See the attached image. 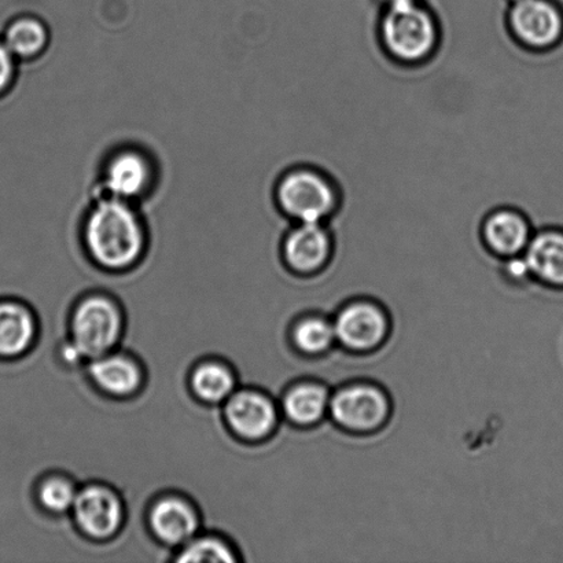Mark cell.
<instances>
[{"instance_id": "24", "label": "cell", "mask_w": 563, "mask_h": 563, "mask_svg": "<svg viewBox=\"0 0 563 563\" xmlns=\"http://www.w3.org/2000/svg\"><path fill=\"white\" fill-rule=\"evenodd\" d=\"M413 2H419V0H383L385 8H394V5H401Z\"/></svg>"}, {"instance_id": "13", "label": "cell", "mask_w": 563, "mask_h": 563, "mask_svg": "<svg viewBox=\"0 0 563 563\" xmlns=\"http://www.w3.org/2000/svg\"><path fill=\"white\" fill-rule=\"evenodd\" d=\"M198 516L187 501L180 498L159 499L151 511L153 532L164 543L184 545L196 538Z\"/></svg>"}, {"instance_id": "22", "label": "cell", "mask_w": 563, "mask_h": 563, "mask_svg": "<svg viewBox=\"0 0 563 563\" xmlns=\"http://www.w3.org/2000/svg\"><path fill=\"white\" fill-rule=\"evenodd\" d=\"M77 489L75 485L65 478H49L38 490V499L48 511L65 512L71 510L75 505Z\"/></svg>"}, {"instance_id": "9", "label": "cell", "mask_w": 563, "mask_h": 563, "mask_svg": "<svg viewBox=\"0 0 563 563\" xmlns=\"http://www.w3.org/2000/svg\"><path fill=\"white\" fill-rule=\"evenodd\" d=\"M331 251L333 240L324 223H296L282 245L287 266L303 274L323 267Z\"/></svg>"}, {"instance_id": "3", "label": "cell", "mask_w": 563, "mask_h": 563, "mask_svg": "<svg viewBox=\"0 0 563 563\" xmlns=\"http://www.w3.org/2000/svg\"><path fill=\"white\" fill-rule=\"evenodd\" d=\"M275 200L295 223H325L340 207V192L323 170L296 167L280 176Z\"/></svg>"}, {"instance_id": "19", "label": "cell", "mask_w": 563, "mask_h": 563, "mask_svg": "<svg viewBox=\"0 0 563 563\" xmlns=\"http://www.w3.org/2000/svg\"><path fill=\"white\" fill-rule=\"evenodd\" d=\"M191 386L201 400L222 402L234 394L235 377L223 364L203 363L192 374Z\"/></svg>"}, {"instance_id": "23", "label": "cell", "mask_w": 563, "mask_h": 563, "mask_svg": "<svg viewBox=\"0 0 563 563\" xmlns=\"http://www.w3.org/2000/svg\"><path fill=\"white\" fill-rule=\"evenodd\" d=\"M15 57L4 43H0V93L8 91L15 79Z\"/></svg>"}, {"instance_id": "21", "label": "cell", "mask_w": 563, "mask_h": 563, "mask_svg": "<svg viewBox=\"0 0 563 563\" xmlns=\"http://www.w3.org/2000/svg\"><path fill=\"white\" fill-rule=\"evenodd\" d=\"M334 339V325L319 318L302 320L295 330L297 346L302 352L311 353V355L329 350Z\"/></svg>"}, {"instance_id": "18", "label": "cell", "mask_w": 563, "mask_h": 563, "mask_svg": "<svg viewBox=\"0 0 563 563\" xmlns=\"http://www.w3.org/2000/svg\"><path fill=\"white\" fill-rule=\"evenodd\" d=\"M328 405V391L322 386L306 384L289 390L284 400V410L290 421L309 424L323 417Z\"/></svg>"}, {"instance_id": "4", "label": "cell", "mask_w": 563, "mask_h": 563, "mask_svg": "<svg viewBox=\"0 0 563 563\" xmlns=\"http://www.w3.org/2000/svg\"><path fill=\"white\" fill-rule=\"evenodd\" d=\"M507 26L520 46L548 53L563 43V8L559 0H520L511 3Z\"/></svg>"}, {"instance_id": "1", "label": "cell", "mask_w": 563, "mask_h": 563, "mask_svg": "<svg viewBox=\"0 0 563 563\" xmlns=\"http://www.w3.org/2000/svg\"><path fill=\"white\" fill-rule=\"evenodd\" d=\"M82 241L97 266L123 272L145 255L148 234L134 203L104 196L86 214Z\"/></svg>"}, {"instance_id": "7", "label": "cell", "mask_w": 563, "mask_h": 563, "mask_svg": "<svg viewBox=\"0 0 563 563\" xmlns=\"http://www.w3.org/2000/svg\"><path fill=\"white\" fill-rule=\"evenodd\" d=\"M71 511L80 531L92 539L113 537L124 518L123 505L118 494L102 485H87L77 490Z\"/></svg>"}, {"instance_id": "14", "label": "cell", "mask_w": 563, "mask_h": 563, "mask_svg": "<svg viewBox=\"0 0 563 563\" xmlns=\"http://www.w3.org/2000/svg\"><path fill=\"white\" fill-rule=\"evenodd\" d=\"M523 256L533 277L563 286V229L549 228L533 233Z\"/></svg>"}, {"instance_id": "16", "label": "cell", "mask_w": 563, "mask_h": 563, "mask_svg": "<svg viewBox=\"0 0 563 563\" xmlns=\"http://www.w3.org/2000/svg\"><path fill=\"white\" fill-rule=\"evenodd\" d=\"M36 323L30 309L16 302H0V356L15 357L30 350Z\"/></svg>"}, {"instance_id": "15", "label": "cell", "mask_w": 563, "mask_h": 563, "mask_svg": "<svg viewBox=\"0 0 563 563\" xmlns=\"http://www.w3.org/2000/svg\"><path fill=\"white\" fill-rule=\"evenodd\" d=\"M88 369L93 383L114 396L131 395L142 383L140 367L130 357L115 353L109 352L92 358Z\"/></svg>"}, {"instance_id": "2", "label": "cell", "mask_w": 563, "mask_h": 563, "mask_svg": "<svg viewBox=\"0 0 563 563\" xmlns=\"http://www.w3.org/2000/svg\"><path fill=\"white\" fill-rule=\"evenodd\" d=\"M379 38L386 54L397 63L422 64L439 47V22L422 0L385 8L379 24Z\"/></svg>"}, {"instance_id": "12", "label": "cell", "mask_w": 563, "mask_h": 563, "mask_svg": "<svg viewBox=\"0 0 563 563\" xmlns=\"http://www.w3.org/2000/svg\"><path fill=\"white\" fill-rule=\"evenodd\" d=\"M334 333L335 339L352 350H368L385 339L386 318L372 303H353L336 318Z\"/></svg>"}, {"instance_id": "10", "label": "cell", "mask_w": 563, "mask_h": 563, "mask_svg": "<svg viewBox=\"0 0 563 563\" xmlns=\"http://www.w3.org/2000/svg\"><path fill=\"white\" fill-rule=\"evenodd\" d=\"M482 235L490 252L509 258L523 255L533 231L526 213L504 207L487 214L482 225Z\"/></svg>"}, {"instance_id": "5", "label": "cell", "mask_w": 563, "mask_h": 563, "mask_svg": "<svg viewBox=\"0 0 563 563\" xmlns=\"http://www.w3.org/2000/svg\"><path fill=\"white\" fill-rule=\"evenodd\" d=\"M121 313L108 298L90 297L81 301L71 319V342L81 355L91 358L113 350L121 336Z\"/></svg>"}, {"instance_id": "20", "label": "cell", "mask_w": 563, "mask_h": 563, "mask_svg": "<svg viewBox=\"0 0 563 563\" xmlns=\"http://www.w3.org/2000/svg\"><path fill=\"white\" fill-rule=\"evenodd\" d=\"M176 561L185 563H230L235 562L236 559L233 550L222 540L217 538H195L184 544V550H181Z\"/></svg>"}, {"instance_id": "25", "label": "cell", "mask_w": 563, "mask_h": 563, "mask_svg": "<svg viewBox=\"0 0 563 563\" xmlns=\"http://www.w3.org/2000/svg\"><path fill=\"white\" fill-rule=\"evenodd\" d=\"M507 2H509L511 4V3L520 2V0H507Z\"/></svg>"}, {"instance_id": "17", "label": "cell", "mask_w": 563, "mask_h": 563, "mask_svg": "<svg viewBox=\"0 0 563 563\" xmlns=\"http://www.w3.org/2000/svg\"><path fill=\"white\" fill-rule=\"evenodd\" d=\"M3 43L15 58L41 57L49 43L48 26L37 16H20L9 25Z\"/></svg>"}, {"instance_id": "8", "label": "cell", "mask_w": 563, "mask_h": 563, "mask_svg": "<svg viewBox=\"0 0 563 563\" xmlns=\"http://www.w3.org/2000/svg\"><path fill=\"white\" fill-rule=\"evenodd\" d=\"M330 408L342 427L367 432L385 421L388 401L383 391L373 386L356 385L340 390L331 400Z\"/></svg>"}, {"instance_id": "6", "label": "cell", "mask_w": 563, "mask_h": 563, "mask_svg": "<svg viewBox=\"0 0 563 563\" xmlns=\"http://www.w3.org/2000/svg\"><path fill=\"white\" fill-rule=\"evenodd\" d=\"M156 165L141 147L124 146L107 158L102 168L104 196L134 203L153 190Z\"/></svg>"}, {"instance_id": "11", "label": "cell", "mask_w": 563, "mask_h": 563, "mask_svg": "<svg viewBox=\"0 0 563 563\" xmlns=\"http://www.w3.org/2000/svg\"><path fill=\"white\" fill-rule=\"evenodd\" d=\"M230 428L247 440L266 438L277 423V410L268 397L255 390L234 391L224 410Z\"/></svg>"}]
</instances>
